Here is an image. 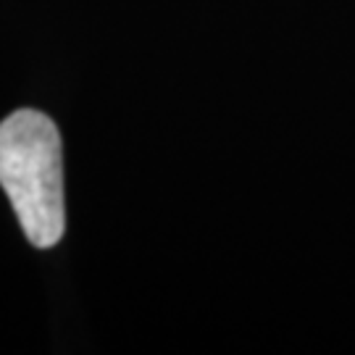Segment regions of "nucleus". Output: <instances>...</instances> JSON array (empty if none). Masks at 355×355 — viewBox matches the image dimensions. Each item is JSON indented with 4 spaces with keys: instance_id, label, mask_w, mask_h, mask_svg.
I'll return each instance as SVG.
<instances>
[{
    "instance_id": "obj_1",
    "label": "nucleus",
    "mask_w": 355,
    "mask_h": 355,
    "mask_svg": "<svg viewBox=\"0 0 355 355\" xmlns=\"http://www.w3.org/2000/svg\"><path fill=\"white\" fill-rule=\"evenodd\" d=\"M0 187L35 248L64 237V148L51 116L21 108L0 121Z\"/></svg>"
}]
</instances>
